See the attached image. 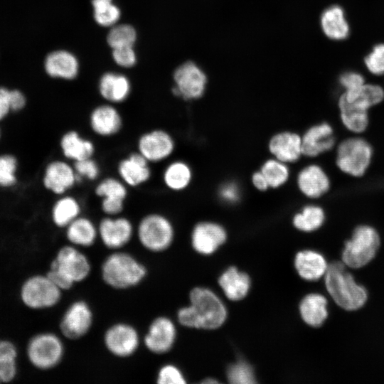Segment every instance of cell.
I'll return each instance as SVG.
<instances>
[{"label":"cell","mask_w":384,"mask_h":384,"mask_svg":"<svg viewBox=\"0 0 384 384\" xmlns=\"http://www.w3.org/2000/svg\"><path fill=\"white\" fill-rule=\"evenodd\" d=\"M149 274L145 263L125 249L110 251L100 267L102 282L109 288L125 291L142 284Z\"/></svg>","instance_id":"6da1fadb"},{"label":"cell","mask_w":384,"mask_h":384,"mask_svg":"<svg viewBox=\"0 0 384 384\" xmlns=\"http://www.w3.org/2000/svg\"><path fill=\"white\" fill-rule=\"evenodd\" d=\"M190 305L180 308L177 321L185 327L214 329L220 326L227 316L221 300L210 290L196 287L189 294Z\"/></svg>","instance_id":"7a4b0ae2"},{"label":"cell","mask_w":384,"mask_h":384,"mask_svg":"<svg viewBox=\"0 0 384 384\" xmlns=\"http://www.w3.org/2000/svg\"><path fill=\"white\" fill-rule=\"evenodd\" d=\"M92 271L91 260L83 249L66 243L56 252L46 274L66 292L86 281Z\"/></svg>","instance_id":"3957f363"},{"label":"cell","mask_w":384,"mask_h":384,"mask_svg":"<svg viewBox=\"0 0 384 384\" xmlns=\"http://www.w3.org/2000/svg\"><path fill=\"white\" fill-rule=\"evenodd\" d=\"M325 284L334 302L342 309L353 311L360 309L367 300L366 289L356 284L351 274L341 262L328 265Z\"/></svg>","instance_id":"277c9868"},{"label":"cell","mask_w":384,"mask_h":384,"mask_svg":"<svg viewBox=\"0 0 384 384\" xmlns=\"http://www.w3.org/2000/svg\"><path fill=\"white\" fill-rule=\"evenodd\" d=\"M174 238V226L170 218L162 213H146L135 224V238L139 245L150 253L165 252L171 246Z\"/></svg>","instance_id":"5b68a950"},{"label":"cell","mask_w":384,"mask_h":384,"mask_svg":"<svg viewBox=\"0 0 384 384\" xmlns=\"http://www.w3.org/2000/svg\"><path fill=\"white\" fill-rule=\"evenodd\" d=\"M66 348L64 338L53 332H42L33 336L27 347V356L36 368L48 370L63 361Z\"/></svg>","instance_id":"8992f818"},{"label":"cell","mask_w":384,"mask_h":384,"mask_svg":"<svg viewBox=\"0 0 384 384\" xmlns=\"http://www.w3.org/2000/svg\"><path fill=\"white\" fill-rule=\"evenodd\" d=\"M380 245V237L375 228L368 225L357 226L352 237L345 242L342 261L349 267L361 268L375 257Z\"/></svg>","instance_id":"52a82bcc"},{"label":"cell","mask_w":384,"mask_h":384,"mask_svg":"<svg viewBox=\"0 0 384 384\" xmlns=\"http://www.w3.org/2000/svg\"><path fill=\"white\" fill-rule=\"evenodd\" d=\"M102 344L112 356L126 359L137 353L142 345V336L132 323L117 321L109 325L104 331Z\"/></svg>","instance_id":"ba28073f"},{"label":"cell","mask_w":384,"mask_h":384,"mask_svg":"<svg viewBox=\"0 0 384 384\" xmlns=\"http://www.w3.org/2000/svg\"><path fill=\"white\" fill-rule=\"evenodd\" d=\"M373 156L370 143L360 137H348L337 146L336 164L344 174L353 177L363 176Z\"/></svg>","instance_id":"9c48e42d"},{"label":"cell","mask_w":384,"mask_h":384,"mask_svg":"<svg viewBox=\"0 0 384 384\" xmlns=\"http://www.w3.org/2000/svg\"><path fill=\"white\" fill-rule=\"evenodd\" d=\"M95 323V313L85 299L71 302L63 311L59 321V332L64 339L78 341L85 337Z\"/></svg>","instance_id":"30bf717a"},{"label":"cell","mask_w":384,"mask_h":384,"mask_svg":"<svg viewBox=\"0 0 384 384\" xmlns=\"http://www.w3.org/2000/svg\"><path fill=\"white\" fill-rule=\"evenodd\" d=\"M63 293L46 274H36L22 285L21 298L31 309H47L56 306L61 302Z\"/></svg>","instance_id":"8fae6325"},{"label":"cell","mask_w":384,"mask_h":384,"mask_svg":"<svg viewBox=\"0 0 384 384\" xmlns=\"http://www.w3.org/2000/svg\"><path fill=\"white\" fill-rule=\"evenodd\" d=\"M99 241L108 250L125 249L135 238V224L123 214L104 215L97 223Z\"/></svg>","instance_id":"7c38bea8"},{"label":"cell","mask_w":384,"mask_h":384,"mask_svg":"<svg viewBox=\"0 0 384 384\" xmlns=\"http://www.w3.org/2000/svg\"><path fill=\"white\" fill-rule=\"evenodd\" d=\"M175 149L174 138L171 133L162 128H154L144 132L136 142V151L151 164L168 160Z\"/></svg>","instance_id":"4fadbf2b"},{"label":"cell","mask_w":384,"mask_h":384,"mask_svg":"<svg viewBox=\"0 0 384 384\" xmlns=\"http://www.w3.org/2000/svg\"><path fill=\"white\" fill-rule=\"evenodd\" d=\"M176 334L173 320L167 316L158 315L148 324L142 336V346L153 355H164L173 348Z\"/></svg>","instance_id":"5bb4252c"},{"label":"cell","mask_w":384,"mask_h":384,"mask_svg":"<svg viewBox=\"0 0 384 384\" xmlns=\"http://www.w3.org/2000/svg\"><path fill=\"white\" fill-rule=\"evenodd\" d=\"M173 94L185 100H197L203 95L207 83L204 72L193 62L181 65L174 73Z\"/></svg>","instance_id":"9a60e30c"},{"label":"cell","mask_w":384,"mask_h":384,"mask_svg":"<svg viewBox=\"0 0 384 384\" xmlns=\"http://www.w3.org/2000/svg\"><path fill=\"white\" fill-rule=\"evenodd\" d=\"M80 182L73 163L65 159L49 162L43 177L44 187L58 196L70 193Z\"/></svg>","instance_id":"2e32d148"},{"label":"cell","mask_w":384,"mask_h":384,"mask_svg":"<svg viewBox=\"0 0 384 384\" xmlns=\"http://www.w3.org/2000/svg\"><path fill=\"white\" fill-rule=\"evenodd\" d=\"M87 124L95 136L111 138L123 129L124 118L115 105L107 102L98 105L90 111Z\"/></svg>","instance_id":"e0dca14e"},{"label":"cell","mask_w":384,"mask_h":384,"mask_svg":"<svg viewBox=\"0 0 384 384\" xmlns=\"http://www.w3.org/2000/svg\"><path fill=\"white\" fill-rule=\"evenodd\" d=\"M151 165L136 150L122 157L116 166L117 176L129 188H137L152 178Z\"/></svg>","instance_id":"ac0fdd59"},{"label":"cell","mask_w":384,"mask_h":384,"mask_svg":"<svg viewBox=\"0 0 384 384\" xmlns=\"http://www.w3.org/2000/svg\"><path fill=\"white\" fill-rule=\"evenodd\" d=\"M384 99L383 89L377 85L364 84L358 88L345 91L339 97V110L368 112V109Z\"/></svg>","instance_id":"d6986e66"},{"label":"cell","mask_w":384,"mask_h":384,"mask_svg":"<svg viewBox=\"0 0 384 384\" xmlns=\"http://www.w3.org/2000/svg\"><path fill=\"white\" fill-rule=\"evenodd\" d=\"M226 232L219 224L213 222L197 223L191 233V245L201 254L214 252L226 240Z\"/></svg>","instance_id":"ffe728a7"},{"label":"cell","mask_w":384,"mask_h":384,"mask_svg":"<svg viewBox=\"0 0 384 384\" xmlns=\"http://www.w3.org/2000/svg\"><path fill=\"white\" fill-rule=\"evenodd\" d=\"M332 127L327 122L315 124L309 128L302 137V154L316 157L331 150L335 145Z\"/></svg>","instance_id":"44dd1931"},{"label":"cell","mask_w":384,"mask_h":384,"mask_svg":"<svg viewBox=\"0 0 384 384\" xmlns=\"http://www.w3.org/2000/svg\"><path fill=\"white\" fill-rule=\"evenodd\" d=\"M59 147L63 159L72 163L94 157L96 152L95 142L74 129L61 135Z\"/></svg>","instance_id":"7402d4cb"},{"label":"cell","mask_w":384,"mask_h":384,"mask_svg":"<svg viewBox=\"0 0 384 384\" xmlns=\"http://www.w3.org/2000/svg\"><path fill=\"white\" fill-rule=\"evenodd\" d=\"M64 235L67 243L83 250L99 241L97 223L82 214L64 229Z\"/></svg>","instance_id":"603a6c76"},{"label":"cell","mask_w":384,"mask_h":384,"mask_svg":"<svg viewBox=\"0 0 384 384\" xmlns=\"http://www.w3.org/2000/svg\"><path fill=\"white\" fill-rule=\"evenodd\" d=\"M297 183L299 191L309 198H318L328 192L330 180L317 164H309L298 173Z\"/></svg>","instance_id":"cb8c5ba5"},{"label":"cell","mask_w":384,"mask_h":384,"mask_svg":"<svg viewBox=\"0 0 384 384\" xmlns=\"http://www.w3.org/2000/svg\"><path fill=\"white\" fill-rule=\"evenodd\" d=\"M274 157L286 164L297 161L302 154V137L292 132H282L274 134L268 144Z\"/></svg>","instance_id":"d4e9b609"},{"label":"cell","mask_w":384,"mask_h":384,"mask_svg":"<svg viewBox=\"0 0 384 384\" xmlns=\"http://www.w3.org/2000/svg\"><path fill=\"white\" fill-rule=\"evenodd\" d=\"M99 92L108 103L120 104L127 100L131 92V85L124 75L107 73L99 82Z\"/></svg>","instance_id":"484cf974"},{"label":"cell","mask_w":384,"mask_h":384,"mask_svg":"<svg viewBox=\"0 0 384 384\" xmlns=\"http://www.w3.org/2000/svg\"><path fill=\"white\" fill-rule=\"evenodd\" d=\"M82 206L80 200L70 193L59 196L51 209V220L58 228L65 229L82 215Z\"/></svg>","instance_id":"4316f807"},{"label":"cell","mask_w":384,"mask_h":384,"mask_svg":"<svg viewBox=\"0 0 384 384\" xmlns=\"http://www.w3.org/2000/svg\"><path fill=\"white\" fill-rule=\"evenodd\" d=\"M45 69L51 77L73 80L78 75V63L72 53L65 50H57L46 57Z\"/></svg>","instance_id":"83f0119b"},{"label":"cell","mask_w":384,"mask_h":384,"mask_svg":"<svg viewBox=\"0 0 384 384\" xmlns=\"http://www.w3.org/2000/svg\"><path fill=\"white\" fill-rule=\"evenodd\" d=\"M193 172L184 161L174 160L164 167L161 174L164 186L171 191L179 192L186 189L191 183Z\"/></svg>","instance_id":"f1b7e54d"},{"label":"cell","mask_w":384,"mask_h":384,"mask_svg":"<svg viewBox=\"0 0 384 384\" xmlns=\"http://www.w3.org/2000/svg\"><path fill=\"white\" fill-rule=\"evenodd\" d=\"M294 264L299 274L309 281L321 278L325 274L328 267L324 257L312 250L299 252L295 257Z\"/></svg>","instance_id":"f546056e"},{"label":"cell","mask_w":384,"mask_h":384,"mask_svg":"<svg viewBox=\"0 0 384 384\" xmlns=\"http://www.w3.org/2000/svg\"><path fill=\"white\" fill-rule=\"evenodd\" d=\"M321 28L325 35L333 40H343L348 36L349 26L343 10L338 6L327 8L321 14Z\"/></svg>","instance_id":"4dcf8cb0"},{"label":"cell","mask_w":384,"mask_h":384,"mask_svg":"<svg viewBox=\"0 0 384 384\" xmlns=\"http://www.w3.org/2000/svg\"><path fill=\"white\" fill-rule=\"evenodd\" d=\"M219 284L226 297L231 300L244 298L250 289V280L248 275L231 267L219 278Z\"/></svg>","instance_id":"1f68e13d"},{"label":"cell","mask_w":384,"mask_h":384,"mask_svg":"<svg viewBox=\"0 0 384 384\" xmlns=\"http://www.w3.org/2000/svg\"><path fill=\"white\" fill-rule=\"evenodd\" d=\"M326 298L319 294H309L301 302L299 311L303 320L309 326L319 327L328 316Z\"/></svg>","instance_id":"d6a6232c"},{"label":"cell","mask_w":384,"mask_h":384,"mask_svg":"<svg viewBox=\"0 0 384 384\" xmlns=\"http://www.w3.org/2000/svg\"><path fill=\"white\" fill-rule=\"evenodd\" d=\"M129 188L117 176H108L97 181L94 188V193L100 199L127 201L129 196Z\"/></svg>","instance_id":"836d02e7"},{"label":"cell","mask_w":384,"mask_h":384,"mask_svg":"<svg viewBox=\"0 0 384 384\" xmlns=\"http://www.w3.org/2000/svg\"><path fill=\"white\" fill-rule=\"evenodd\" d=\"M324 220L325 213L321 207L316 205H307L294 215L293 224L299 230L311 232L319 228Z\"/></svg>","instance_id":"e575fe53"},{"label":"cell","mask_w":384,"mask_h":384,"mask_svg":"<svg viewBox=\"0 0 384 384\" xmlns=\"http://www.w3.org/2000/svg\"><path fill=\"white\" fill-rule=\"evenodd\" d=\"M287 164L275 158L263 163L260 171L265 176L270 188H279L288 181L289 169Z\"/></svg>","instance_id":"d590c367"},{"label":"cell","mask_w":384,"mask_h":384,"mask_svg":"<svg viewBox=\"0 0 384 384\" xmlns=\"http://www.w3.org/2000/svg\"><path fill=\"white\" fill-rule=\"evenodd\" d=\"M94 18L103 26H113L119 18V9L112 3V0H92Z\"/></svg>","instance_id":"8d00e7d4"},{"label":"cell","mask_w":384,"mask_h":384,"mask_svg":"<svg viewBox=\"0 0 384 384\" xmlns=\"http://www.w3.org/2000/svg\"><path fill=\"white\" fill-rule=\"evenodd\" d=\"M137 38L134 28L128 24L113 26L110 31L107 41L112 49L132 46Z\"/></svg>","instance_id":"74e56055"},{"label":"cell","mask_w":384,"mask_h":384,"mask_svg":"<svg viewBox=\"0 0 384 384\" xmlns=\"http://www.w3.org/2000/svg\"><path fill=\"white\" fill-rule=\"evenodd\" d=\"M340 118L348 130L356 134L366 131L369 123L368 112L340 110Z\"/></svg>","instance_id":"f35d334b"},{"label":"cell","mask_w":384,"mask_h":384,"mask_svg":"<svg viewBox=\"0 0 384 384\" xmlns=\"http://www.w3.org/2000/svg\"><path fill=\"white\" fill-rule=\"evenodd\" d=\"M73 165L81 182L83 180L88 181L99 180L101 174V167L94 157L73 162Z\"/></svg>","instance_id":"ab89813d"},{"label":"cell","mask_w":384,"mask_h":384,"mask_svg":"<svg viewBox=\"0 0 384 384\" xmlns=\"http://www.w3.org/2000/svg\"><path fill=\"white\" fill-rule=\"evenodd\" d=\"M228 379L234 384H252L256 382L252 368L245 361H239L229 367Z\"/></svg>","instance_id":"60d3db41"},{"label":"cell","mask_w":384,"mask_h":384,"mask_svg":"<svg viewBox=\"0 0 384 384\" xmlns=\"http://www.w3.org/2000/svg\"><path fill=\"white\" fill-rule=\"evenodd\" d=\"M155 382L157 384H184L186 383L181 370L171 363L160 366L156 374Z\"/></svg>","instance_id":"b9f144b4"},{"label":"cell","mask_w":384,"mask_h":384,"mask_svg":"<svg viewBox=\"0 0 384 384\" xmlns=\"http://www.w3.org/2000/svg\"><path fill=\"white\" fill-rule=\"evenodd\" d=\"M365 63L368 70L376 75L384 74V43L376 45L366 57Z\"/></svg>","instance_id":"7bdbcfd3"},{"label":"cell","mask_w":384,"mask_h":384,"mask_svg":"<svg viewBox=\"0 0 384 384\" xmlns=\"http://www.w3.org/2000/svg\"><path fill=\"white\" fill-rule=\"evenodd\" d=\"M16 161L11 156H0V185L8 186L12 185L16 180L14 174Z\"/></svg>","instance_id":"ee69618b"},{"label":"cell","mask_w":384,"mask_h":384,"mask_svg":"<svg viewBox=\"0 0 384 384\" xmlns=\"http://www.w3.org/2000/svg\"><path fill=\"white\" fill-rule=\"evenodd\" d=\"M112 57L114 61L122 67H131L136 63V55L132 46L114 48Z\"/></svg>","instance_id":"f6af8a7d"},{"label":"cell","mask_w":384,"mask_h":384,"mask_svg":"<svg viewBox=\"0 0 384 384\" xmlns=\"http://www.w3.org/2000/svg\"><path fill=\"white\" fill-rule=\"evenodd\" d=\"M126 201L101 198L100 208L104 215L115 216L123 214Z\"/></svg>","instance_id":"bcb514c9"},{"label":"cell","mask_w":384,"mask_h":384,"mask_svg":"<svg viewBox=\"0 0 384 384\" xmlns=\"http://www.w3.org/2000/svg\"><path fill=\"white\" fill-rule=\"evenodd\" d=\"M219 196L225 203H235L240 197L239 186L234 182H228L220 186Z\"/></svg>","instance_id":"7dc6e473"},{"label":"cell","mask_w":384,"mask_h":384,"mask_svg":"<svg viewBox=\"0 0 384 384\" xmlns=\"http://www.w3.org/2000/svg\"><path fill=\"white\" fill-rule=\"evenodd\" d=\"M339 82L345 91L355 90L365 84L363 77L356 72H346L339 78Z\"/></svg>","instance_id":"c3c4849f"},{"label":"cell","mask_w":384,"mask_h":384,"mask_svg":"<svg viewBox=\"0 0 384 384\" xmlns=\"http://www.w3.org/2000/svg\"><path fill=\"white\" fill-rule=\"evenodd\" d=\"M13 110V90L0 87V119Z\"/></svg>","instance_id":"681fc988"},{"label":"cell","mask_w":384,"mask_h":384,"mask_svg":"<svg viewBox=\"0 0 384 384\" xmlns=\"http://www.w3.org/2000/svg\"><path fill=\"white\" fill-rule=\"evenodd\" d=\"M16 348L12 343L0 341V363L16 361Z\"/></svg>","instance_id":"f907efd6"},{"label":"cell","mask_w":384,"mask_h":384,"mask_svg":"<svg viewBox=\"0 0 384 384\" xmlns=\"http://www.w3.org/2000/svg\"><path fill=\"white\" fill-rule=\"evenodd\" d=\"M252 182L254 186L261 191H267L270 188L265 176L260 171H256L252 174Z\"/></svg>","instance_id":"816d5d0a"},{"label":"cell","mask_w":384,"mask_h":384,"mask_svg":"<svg viewBox=\"0 0 384 384\" xmlns=\"http://www.w3.org/2000/svg\"><path fill=\"white\" fill-rule=\"evenodd\" d=\"M203 383H217V381L209 378L208 380L207 379V380H204Z\"/></svg>","instance_id":"f5cc1de1"},{"label":"cell","mask_w":384,"mask_h":384,"mask_svg":"<svg viewBox=\"0 0 384 384\" xmlns=\"http://www.w3.org/2000/svg\"><path fill=\"white\" fill-rule=\"evenodd\" d=\"M0 383H1V380H0Z\"/></svg>","instance_id":"db71d44e"}]
</instances>
